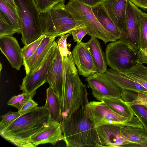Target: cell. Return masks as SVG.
<instances>
[{"mask_svg":"<svg viewBox=\"0 0 147 147\" xmlns=\"http://www.w3.org/2000/svg\"><path fill=\"white\" fill-rule=\"evenodd\" d=\"M51 121L48 111L44 106L38 107L21 115L0 131V134L17 146L34 147L31 137L48 126Z\"/></svg>","mask_w":147,"mask_h":147,"instance_id":"6da1fadb","label":"cell"},{"mask_svg":"<svg viewBox=\"0 0 147 147\" xmlns=\"http://www.w3.org/2000/svg\"><path fill=\"white\" fill-rule=\"evenodd\" d=\"M62 58L64 102L61 110V120L69 118L81 107L89 102L86 86L79 77L72 53L69 51L67 56Z\"/></svg>","mask_w":147,"mask_h":147,"instance_id":"7a4b0ae2","label":"cell"},{"mask_svg":"<svg viewBox=\"0 0 147 147\" xmlns=\"http://www.w3.org/2000/svg\"><path fill=\"white\" fill-rule=\"evenodd\" d=\"M85 106L61 120L62 140L67 147H96L98 143L95 128L86 113Z\"/></svg>","mask_w":147,"mask_h":147,"instance_id":"3957f363","label":"cell"},{"mask_svg":"<svg viewBox=\"0 0 147 147\" xmlns=\"http://www.w3.org/2000/svg\"><path fill=\"white\" fill-rule=\"evenodd\" d=\"M65 1L60 2L47 10L40 13V18L44 35L61 36L82 27L75 20L65 7Z\"/></svg>","mask_w":147,"mask_h":147,"instance_id":"277c9868","label":"cell"},{"mask_svg":"<svg viewBox=\"0 0 147 147\" xmlns=\"http://www.w3.org/2000/svg\"><path fill=\"white\" fill-rule=\"evenodd\" d=\"M21 25V40L29 44L44 35L40 21V12L33 0H13Z\"/></svg>","mask_w":147,"mask_h":147,"instance_id":"5b68a950","label":"cell"},{"mask_svg":"<svg viewBox=\"0 0 147 147\" xmlns=\"http://www.w3.org/2000/svg\"><path fill=\"white\" fill-rule=\"evenodd\" d=\"M65 7L78 24L86 26L88 34L91 37L100 39L105 44L119 40L100 24L92 13L90 6L78 0H70Z\"/></svg>","mask_w":147,"mask_h":147,"instance_id":"8992f818","label":"cell"},{"mask_svg":"<svg viewBox=\"0 0 147 147\" xmlns=\"http://www.w3.org/2000/svg\"><path fill=\"white\" fill-rule=\"evenodd\" d=\"M139 49L127 42L119 39L107 46L105 54L107 65L111 68L122 72L136 63Z\"/></svg>","mask_w":147,"mask_h":147,"instance_id":"52a82bcc","label":"cell"},{"mask_svg":"<svg viewBox=\"0 0 147 147\" xmlns=\"http://www.w3.org/2000/svg\"><path fill=\"white\" fill-rule=\"evenodd\" d=\"M86 113L95 128L108 125L138 127L134 119L129 121L111 109L103 101H92L85 106Z\"/></svg>","mask_w":147,"mask_h":147,"instance_id":"ba28073f","label":"cell"},{"mask_svg":"<svg viewBox=\"0 0 147 147\" xmlns=\"http://www.w3.org/2000/svg\"><path fill=\"white\" fill-rule=\"evenodd\" d=\"M55 41L43 61L39 66L30 74L26 75L20 86L23 92L35 94L36 90L47 82L48 71L55 55L58 48Z\"/></svg>","mask_w":147,"mask_h":147,"instance_id":"9c48e42d","label":"cell"},{"mask_svg":"<svg viewBox=\"0 0 147 147\" xmlns=\"http://www.w3.org/2000/svg\"><path fill=\"white\" fill-rule=\"evenodd\" d=\"M86 81L92 95L99 101L110 97L121 98L123 90L105 73L96 72L86 78Z\"/></svg>","mask_w":147,"mask_h":147,"instance_id":"30bf717a","label":"cell"},{"mask_svg":"<svg viewBox=\"0 0 147 147\" xmlns=\"http://www.w3.org/2000/svg\"><path fill=\"white\" fill-rule=\"evenodd\" d=\"M142 11L128 0L125 25L119 39L124 41L139 49V14Z\"/></svg>","mask_w":147,"mask_h":147,"instance_id":"8fae6325","label":"cell"},{"mask_svg":"<svg viewBox=\"0 0 147 147\" xmlns=\"http://www.w3.org/2000/svg\"><path fill=\"white\" fill-rule=\"evenodd\" d=\"M71 53L80 75L87 78L97 72L92 56L86 43L81 41L77 43Z\"/></svg>","mask_w":147,"mask_h":147,"instance_id":"7c38bea8","label":"cell"},{"mask_svg":"<svg viewBox=\"0 0 147 147\" xmlns=\"http://www.w3.org/2000/svg\"><path fill=\"white\" fill-rule=\"evenodd\" d=\"M121 126L108 125L95 128L98 136L96 147H124L127 144L122 133Z\"/></svg>","mask_w":147,"mask_h":147,"instance_id":"4fadbf2b","label":"cell"},{"mask_svg":"<svg viewBox=\"0 0 147 147\" xmlns=\"http://www.w3.org/2000/svg\"><path fill=\"white\" fill-rule=\"evenodd\" d=\"M0 49L12 67L19 70L23 65L24 60L18 40L12 36L0 37Z\"/></svg>","mask_w":147,"mask_h":147,"instance_id":"5bb4252c","label":"cell"},{"mask_svg":"<svg viewBox=\"0 0 147 147\" xmlns=\"http://www.w3.org/2000/svg\"><path fill=\"white\" fill-rule=\"evenodd\" d=\"M46 81L54 90L61 103L63 87V65L58 47L48 71Z\"/></svg>","mask_w":147,"mask_h":147,"instance_id":"9a60e30c","label":"cell"},{"mask_svg":"<svg viewBox=\"0 0 147 147\" xmlns=\"http://www.w3.org/2000/svg\"><path fill=\"white\" fill-rule=\"evenodd\" d=\"M63 137L61 123L51 120L48 126L31 137L30 142L34 147L47 143L55 145Z\"/></svg>","mask_w":147,"mask_h":147,"instance_id":"2e32d148","label":"cell"},{"mask_svg":"<svg viewBox=\"0 0 147 147\" xmlns=\"http://www.w3.org/2000/svg\"><path fill=\"white\" fill-rule=\"evenodd\" d=\"M55 38L45 35L30 59L27 61L24 62L23 65L26 75L34 71L42 63L53 45Z\"/></svg>","mask_w":147,"mask_h":147,"instance_id":"e0dca14e","label":"cell"},{"mask_svg":"<svg viewBox=\"0 0 147 147\" xmlns=\"http://www.w3.org/2000/svg\"><path fill=\"white\" fill-rule=\"evenodd\" d=\"M128 0H103L102 1L110 18L120 30H123Z\"/></svg>","mask_w":147,"mask_h":147,"instance_id":"ac0fdd59","label":"cell"},{"mask_svg":"<svg viewBox=\"0 0 147 147\" xmlns=\"http://www.w3.org/2000/svg\"><path fill=\"white\" fill-rule=\"evenodd\" d=\"M105 73L122 90L147 92V90L141 84L120 72L109 68Z\"/></svg>","mask_w":147,"mask_h":147,"instance_id":"d6986e66","label":"cell"},{"mask_svg":"<svg viewBox=\"0 0 147 147\" xmlns=\"http://www.w3.org/2000/svg\"><path fill=\"white\" fill-rule=\"evenodd\" d=\"M91 7L92 13L100 24L119 40L121 32L110 18L102 2Z\"/></svg>","mask_w":147,"mask_h":147,"instance_id":"ffe728a7","label":"cell"},{"mask_svg":"<svg viewBox=\"0 0 147 147\" xmlns=\"http://www.w3.org/2000/svg\"><path fill=\"white\" fill-rule=\"evenodd\" d=\"M92 56L97 72L105 73L107 69V63L105 54L103 51L97 38L91 37L86 43Z\"/></svg>","mask_w":147,"mask_h":147,"instance_id":"44dd1931","label":"cell"},{"mask_svg":"<svg viewBox=\"0 0 147 147\" xmlns=\"http://www.w3.org/2000/svg\"><path fill=\"white\" fill-rule=\"evenodd\" d=\"M47 98L44 107L49 111L52 121L61 123V105L59 97L51 86L46 90Z\"/></svg>","mask_w":147,"mask_h":147,"instance_id":"7402d4cb","label":"cell"},{"mask_svg":"<svg viewBox=\"0 0 147 147\" xmlns=\"http://www.w3.org/2000/svg\"><path fill=\"white\" fill-rule=\"evenodd\" d=\"M0 16L18 34L21 33V25L16 9L4 0H0Z\"/></svg>","mask_w":147,"mask_h":147,"instance_id":"603a6c76","label":"cell"},{"mask_svg":"<svg viewBox=\"0 0 147 147\" xmlns=\"http://www.w3.org/2000/svg\"><path fill=\"white\" fill-rule=\"evenodd\" d=\"M122 135L127 144L124 147H131L147 139L144 128L129 125L121 127Z\"/></svg>","mask_w":147,"mask_h":147,"instance_id":"cb8c5ba5","label":"cell"},{"mask_svg":"<svg viewBox=\"0 0 147 147\" xmlns=\"http://www.w3.org/2000/svg\"><path fill=\"white\" fill-rule=\"evenodd\" d=\"M103 101L113 111L119 115L127 117L129 121L135 117L130 107L127 105L121 98L110 97Z\"/></svg>","mask_w":147,"mask_h":147,"instance_id":"d4e9b609","label":"cell"},{"mask_svg":"<svg viewBox=\"0 0 147 147\" xmlns=\"http://www.w3.org/2000/svg\"><path fill=\"white\" fill-rule=\"evenodd\" d=\"M147 90V67L137 63L132 67L120 72Z\"/></svg>","mask_w":147,"mask_h":147,"instance_id":"484cf974","label":"cell"},{"mask_svg":"<svg viewBox=\"0 0 147 147\" xmlns=\"http://www.w3.org/2000/svg\"><path fill=\"white\" fill-rule=\"evenodd\" d=\"M125 90L123 96V100L129 107L136 105H147V92H136Z\"/></svg>","mask_w":147,"mask_h":147,"instance_id":"4316f807","label":"cell"},{"mask_svg":"<svg viewBox=\"0 0 147 147\" xmlns=\"http://www.w3.org/2000/svg\"><path fill=\"white\" fill-rule=\"evenodd\" d=\"M139 48H146V38L147 36V13L143 12L142 11L139 14Z\"/></svg>","mask_w":147,"mask_h":147,"instance_id":"83f0119b","label":"cell"},{"mask_svg":"<svg viewBox=\"0 0 147 147\" xmlns=\"http://www.w3.org/2000/svg\"><path fill=\"white\" fill-rule=\"evenodd\" d=\"M35 94H30L23 92L22 94L11 97L7 104L18 109L19 111L24 105L30 99L32 98Z\"/></svg>","mask_w":147,"mask_h":147,"instance_id":"f1b7e54d","label":"cell"},{"mask_svg":"<svg viewBox=\"0 0 147 147\" xmlns=\"http://www.w3.org/2000/svg\"><path fill=\"white\" fill-rule=\"evenodd\" d=\"M134 116L142 124L147 135V108L144 105H136L130 107Z\"/></svg>","mask_w":147,"mask_h":147,"instance_id":"f546056e","label":"cell"},{"mask_svg":"<svg viewBox=\"0 0 147 147\" xmlns=\"http://www.w3.org/2000/svg\"><path fill=\"white\" fill-rule=\"evenodd\" d=\"M45 35H42L35 41L26 45L22 49V53L24 62L29 60L36 50Z\"/></svg>","mask_w":147,"mask_h":147,"instance_id":"4dcf8cb0","label":"cell"},{"mask_svg":"<svg viewBox=\"0 0 147 147\" xmlns=\"http://www.w3.org/2000/svg\"><path fill=\"white\" fill-rule=\"evenodd\" d=\"M21 115L19 112H8L1 116L0 123V131L9 125Z\"/></svg>","mask_w":147,"mask_h":147,"instance_id":"1f68e13d","label":"cell"},{"mask_svg":"<svg viewBox=\"0 0 147 147\" xmlns=\"http://www.w3.org/2000/svg\"><path fill=\"white\" fill-rule=\"evenodd\" d=\"M40 13L44 12L57 3L65 0H33Z\"/></svg>","mask_w":147,"mask_h":147,"instance_id":"d6a6232c","label":"cell"},{"mask_svg":"<svg viewBox=\"0 0 147 147\" xmlns=\"http://www.w3.org/2000/svg\"><path fill=\"white\" fill-rule=\"evenodd\" d=\"M16 33V31L1 17L0 16V37L12 36Z\"/></svg>","mask_w":147,"mask_h":147,"instance_id":"836d02e7","label":"cell"},{"mask_svg":"<svg viewBox=\"0 0 147 147\" xmlns=\"http://www.w3.org/2000/svg\"><path fill=\"white\" fill-rule=\"evenodd\" d=\"M71 34L69 33L60 36L58 40L57 44L62 57L67 56L69 52L67 46V39Z\"/></svg>","mask_w":147,"mask_h":147,"instance_id":"e575fe53","label":"cell"},{"mask_svg":"<svg viewBox=\"0 0 147 147\" xmlns=\"http://www.w3.org/2000/svg\"><path fill=\"white\" fill-rule=\"evenodd\" d=\"M74 42L79 43L82 41L83 37L88 34V31L86 26L75 29L71 32Z\"/></svg>","mask_w":147,"mask_h":147,"instance_id":"d590c367","label":"cell"},{"mask_svg":"<svg viewBox=\"0 0 147 147\" xmlns=\"http://www.w3.org/2000/svg\"><path fill=\"white\" fill-rule=\"evenodd\" d=\"M32 98L29 100L24 105L21 109L18 111L21 115L35 109L38 107V104Z\"/></svg>","mask_w":147,"mask_h":147,"instance_id":"8d00e7d4","label":"cell"},{"mask_svg":"<svg viewBox=\"0 0 147 147\" xmlns=\"http://www.w3.org/2000/svg\"><path fill=\"white\" fill-rule=\"evenodd\" d=\"M137 63L147 64V48H139Z\"/></svg>","mask_w":147,"mask_h":147,"instance_id":"74e56055","label":"cell"},{"mask_svg":"<svg viewBox=\"0 0 147 147\" xmlns=\"http://www.w3.org/2000/svg\"><path fill=\"white\" fill-rule=\"evenodd\" d=\"M137 7L147 10V0H129Z\"/></svg>","mask_w":147,"mask_h":147,"instance_id":"f35d334b","label":"cell"},{"mask_svg":"<svg viewBox=\"0 0 147 147\" xmlns=\"http://www.w3.org/2000/svg\"><path fill=\"white\" fill-rule=\"evenodd\" d=\"M90 6H94L101 2L103 0H78Z\"/></svg>","mask_w":147,"mask_h":147,"instance_id":"ab89813d","label":"cell"},{"mask_svg":"<svg viewBox=\"0 0 147 147\" xmlns=\"http://www.w3.org/2000/svg\"><path fill=\"white\" fill-rule=\"evenodd\" d=\"M131 147H147V139L137 144L132 145Z\"/></svg>","mask_w":147,"mask_h":147,"instance_id":"60d3db41","label":"cell"},{"mask_svg":"<svg viewBox=\"0 0 147 147\" xmlns=\"http://www.w3.org/2000/svg\"><path fill=\"white\" fill-rule=\"evenodd\" d=\"M16 9V6L13 0H4Z\"/></svg>","mask_w":147,"mask_h":147,"instance_id":"b9f144b4","label":"cell"},{"mask_svg":"<svg viewBox=\"0 0 147 147\" xmlns=\"http://www.w3.org/2000/svg\"><path fill=\"white\" fill-rule=\"evenodd\" d=\"M2 68V64L1 63H0V72H1V70Z\"/></svg>","mask_w":147,"mask_h":147,"instance_id":"7bdbcfd3","label":"cell"},{"mask_svg":"<svg viewBox=\"0 0 147 147\" xmlns=\"http://www.w3.org/2000/svg\"><path fill=\"white\" fill-rule=\"evenodd\" d=\"M145 106L146 107H147V105H146V106Z\"/></svg>","mask_w":147,"mask_h":147,"instance_id":"ee69618b","label":"cell"}]
</instances>
